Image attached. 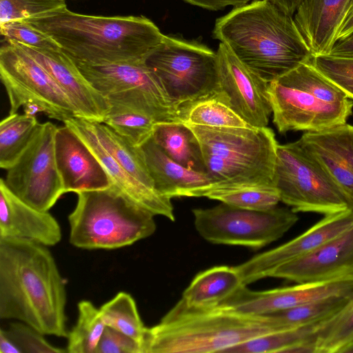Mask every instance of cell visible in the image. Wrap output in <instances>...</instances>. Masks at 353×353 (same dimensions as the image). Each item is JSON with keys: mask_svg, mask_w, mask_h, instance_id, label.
<instances>
[{"mask_svg": "<svg viewBox=\"0 0 353 353\" xmlns=\"http://www.w3.org/2000/svg\"><path fill=\"white\" fill-rule=\"evenodd\" d=\"M47 247L0 237V319L23 322L44 335L68 337L65 284Z\"/></svg>", "mask_w": 353, "mask_h": 353, "instance_id": "6da1fadb", "label": "cell"}, {"mask_svg": "<svg viewBox=\"0 0 353 353\" xmlns=\"http://www.w3.org/2000/svg\"><path fill=\"white\" fill-rule=\"evenodd\" d=\"M212 34L268 83L314 57L293 17L269 0L234 7L216 20Z\"/></svg>", "mask_w": 353, "mask_h": 353, "instance_id": "7a4b0ae2", "label": "cell"}, {"mask_svg": "<svg viewBox=\"0 0 353 353\" xmlns=\"http://www.w3.org/2000/svg\"><path fill=\"white\" fill-rule=\"evenodd\" d=\"M24 20L74 61L88 64L145 61L164 36L143 16L87 15L67 7Z\"/></svg>", "mask_w": 353, "mask_h": 353, "instance_id": "3957f363", "label": "cell"}, {"mask_svg": "<svg viewBox=\"0 0 353 353\" xmlns=\"http://www.w3.org/2000/svg\"><path fill=\"white\" fill-rule=\"evenodd\" d=\"M283 330L269 315L221 307H193L180 299L158 324L147 327L142 353H225L248 340Z\"/></svg>", "mask_w": 353, "mask_h": 353, "instance_id": "277c9868", "label": "cell"}, {"mask_svg": "<svg viewBox=\"0 0 353 353\" xmlns=\"http://www.w3.org/2000/svg\"><path fill=\"white\" fill-rule=\"evenodd\" d=\"M185 124L199 141L206 174L214 184L213 188L274 187L273 176L278 143L271 128Z\"/></svg>", "mask_w": 353, "mask_h": 353, "instance_id": "5b68a950", "label": "cell"}, {"mask_svg": "<svg viewBox=\"0 0 353 353\" xmlns=\"http://www.w3.org/2000/svg\"><path fill=\"white\" fill-rule=\"evenodd\" d=\"M278 131L315 132L347 123L353 102L311 63H303L269 83Z\"/></svg>", "mask_w": 353, "mask_h": 353, "instance_id": "8992f818", "label": "cell"}, {"mask_svg": "<svg viewBox=\"0 0 353 353\" xmlns=\"http://www.w3.org/2000/svg\"><path fill=\"white\" fill-rule=\"evenodd\" d=\"M68 216L70 243L86 250H114L149 237L156 230L154 214L117 186L77 193Z\"/></svg>", "mask_w": 353, "mask_h": 353, "instance_id": "52a82bcc", "label": "cell"}, {"mask_svg": "<svg viewBox=\"0 0 353 353\" xmlns=\"http://www.w3.org/2000/svg\"><path fill=\"white\" fill-rule=\"evenodd\" d=\"M144 62L171 101L187 115L200 101H219L216 52L208 47L164 35Z\"/></svg>", "mask_w": 353, "mask_h": 353, "instance_id": "ba28073f", "label": "cell"}, {"mask_svg": "<svg viewBox=\"0 0 353 353\" xmlns=\"http://www.w3.org/2000/svg\"><path fill=\"white\" fill-rule=\"evenodd\" d=\"M74 62L110 105L129 108L156 123L186 122L187 114L171 101L144 61L104 64Z\"/></svg>", "mask_w": 353, "mask_h": 353, "instance_id": "9c48e42d", "label": "cell"}, {"mask_svg": "<svg viewBox=\"0 0 353 353\" xmlns=\"http://www.w3.org/2000/svg\"><path fill=\"white\" fill-rule=\"evenodd\" d=\"M273 182L280 201L296 213L327 215L350 208L339 188L299 141L278 144Z\"/></svg>", "mask_w": 353, "mask_h": 353, "instance_id": "30bf717a", "label": "cell"}, {"mask_svg": "<svg viewBox=\"0 0 353 353\" xmlns=\"http://www.w3.org/2000/svg\"><path fill=\"white\" fill-rule=\"evenodd\" d=\"M194 226L205 240L215 244L259 249L282 237L299 220L287 208L266 210L241 208L224 203L192 210Z\"/></svg>", "mask_w": 353, "mask_h": 353, "instance_id": "8fae6325", "label": "cell"}, {"mask_svg": "<svg viewBox=\"0 0 353 353\" xmlns=\"http://www.w3.org/2000/svg\"><path fill=\"white\" fill-rule=\"evenodd\" d=\"M0 77L6 90L9 114L34 105L50 119L64 122L79 117L65 92L48 72L17 44L5 41L0 48Z\"/></svg>", "mask_w": 353, "mask_h": 353, "instance_id": "7c38bea8", "label": "cell"}, {"mask_svg": "<svg viewBox=\"0 0 353 353\" xmlns=\"http://www.w3.org/2000/svg\"><path fill=\"white\" fill-rule=\"evenodd\" d=\"M57 130L50 121L40 123L28 147L7 170L4 179L17 198L40 211H48L64 194L55 157Z\"/></svg>", "mask_w": 353, "mask_h": 353, "instance_id": "4fadbf2b", "label": "cell"}, {"mask_svg": "<svg viewBox=\"0 0 353 353\" xmlns=\"http://www.w3.org/2000/svg\"><path fill=\"white\" fill-rule=\"evenodd\" d=\"M216 52L219 101L250 125L266 127L272 112L268 92L269 83L244 65L223 43Z\"/></svg>", "mask_w": 353, "mask_h": 353, "instance_id": "5bb4252c", "label": "cell"}, {"mask_svg": "<svg viewBox=\"0 0 353 353\" xmlns=\"http://www.w3.org/2000/svg\"><path fill=\"white\" fill-rule=\"evenodd\" d=\"M353 225V210L346 209L323 218L293 239L259 254L234 266L243 285L270 277L279 267L305 256Z\"/></svg>", "mask_w": 353, "mask_h": 353, "instance_id": "9a60e30c", "label": "cell"}, {"mask_svg": "<svg viewBox=\"0 0 353 353\" xmlns=\"http://www.w3.org/2000/svg\"><path fill=\"white\" fill-rule=\"evenodd\" d=\"M353 279L301 283L263 291H254L243 285L219 307L239 312L266 315L323 299L348 295Z\"/></svg>", "mask_w": 353, "mask_h": 353, "instance_id": "2e32d148", "label": "cell"}, {"mask_svg": "<svg viewBox=\"0 0 353 353\" xmlns=\"http://www.w3.org/2000/svg\"><path fill=\"white\" fill-rule=\"evenodd\" d=\"M14 43L32 57L54 79L73 103L79 117L103 122L110 110V103L61 48L39 49Z\"/></svg>", "mask_w": 353, "mask_h": 353, "instance_id": "e0dca14e", "label": "cell"}, {"mask_svg": "<svg viewBox=\"0 0 353 353\" xmlns=\"http://www.w3.org/2000/svg\"><path fill=\"white\" fill-rule=\"evenodd\" d=\"M270 277L296 283L353 279V225L311 254L279 267Z\"/></svg>", "mask_w": 353, "mask_h": 353, "instance_id": "ac0fdd59", "label": "cell"}, {"mask_svg": "<svg viewBox=\"0 0 353 353\" xmlns=\"http://www.w3.org/2000/svg\"><path fill=\"white\" fill-rule=\"evenodd\" d=\"M54 150L64 194L102 190L113 184L88 145L65 125L57 128Z\"/></svg>", "mask_w": 353, "mask_h": 353, "instance_id": "d6986e66", "label": "cell"}, {"mask_svg": "<svg viewBox=\"0 0 353 353\" xmlns=\"http://www.w3.org/2000/svg\"><path fill=\"white\" fill-rule=\"evenodd\" d=\"M298 141L330 175L353 210V125L305 132Z\"/></svg>", "mask_w": 353, "mask_h": 353, "instance_id": "ffe728a7", "label": "cell"}, {"mask_svg": "<svg viewBox=\"0 0 353 353\" xmlns=\"http://www.w3.org/2000/svg\"><path fill=\"white\" fill-rule=\"evenodd\" d=\"M63 123L88 145L106 170L112 183L121 191L154 215L165 216L172 221L175 220L171 199L148 188L130 174L101 145L88 120L74 117Z\"/></svg>", "mask_w": 353, "mask_h": 353, "instance_id": "44dd1931", "label": "cell"}, {"mask_svg": "<svg viewBox=\"0 0 353 353\" xmlns=\"http://www.w3.org/2000/svg\"><path fill=\"white\" fill-rule=\"evenodd\" d=\"M61 227L48 211H40L22 202L0 179V237L21 238L46 246L61 239Z\"/></svg>", "mask_w": 353, "mask_h": 353, "instance_id": "7402d4cb", "label": "cell"}, {"mask_svg": "<svg viewBox=\"0 0 353 353\" xmlns=\"http://www.w3.org/2000/svg\"><path fill=\"white\" fill-rule=\"evenodd\" d=\"M154 189L162 196L201 197L214 187L207 174L179 164L155 143L152 137L141 145Z\"/></svg>", "mask_w": 353, "mask_h": 353, "instance_id": "603a6c76", "label": "cell"}, {"mask_svg": "<svg viewBox=\"0 0 353 353\" xmlns=\"http://www.w3.org/2000/svg\"><path fill=\"white\" fill-rule=\"evenodd\" d=\"M350 0H302L294 22L313 56L328 54L336 41Z\"/></svg>", "mask_w": 353, "mask_h": 353, "instance_id": "cb8c5ba5", "label": "cell"}, {"mask_svg": "<svg viewBox=\"0 0 353 353\" xmlns=\"http://www.w3.org/2000/svg\"><path fill=\"white\" fill-rule=\"evenodd\" d=\"M243 285L235 267L215 266L196 274L181 299L190 307H216Z\"/></svg>", "mask_w": 353, "mask_h": 353, "instance_id": "d4e9b609", "label": "cell"}, {"mask_svg": "<svg viewBox=\"0 0 353 353\" xmlns=\"http://www.w3.org/2000/svg\"><path fill=\"white\" fill-rule=\"evenodd\" d=\"M152 138L173 161L186 168L206 174L199 141L187 124L183 122L156 123Z\"/></svg>", "mask_w": 353, "mask_h": 353, "instance_id": "484cf974", "label": "cell"}, {"mask_svg": "<svg viewBox=\"0 0 353 353\" xmlns=\"http://www.w3.org/2000/svg\"><path fill=\"white\" fill-rule=\"evenodd\" d=\"M89 123L99 143L114 159L134 178L155 190L141 147L132 145L104 123L89 121Z\"/></svg>", "mask_w": 353, "mask_h": 353, "instance_id": "4316f807", "label": "cell"}, {"mask_svg": "<svg viewBox=\"0 0 353 353\" xmlns=\"http://www.w3.org/2000/svg\"><path fill=\"white\" fill-rule=\"evenodd\" d=\"M39 123L34 115L9 114L0 123V167L8 170L20 157Z\"/></svg>", "mask_w": 353, "mask_h": 353, "instance_id": "83f0119b", "label": "cell"}, {"mask_svg": "<svg viewBox=\"0 0 353 353\" xmlns=\"http://www.w3.org/2000/svg\"><path fill=\"white\" fill-rule=\"evenodd\" d=\"M319 323L265 334L231 347L225 353H295L303 344L315 343V333Z\"/></svg>", "mask_w": 353, "mask_h": 353, "instance_id": "f1b7e54d", "label": "cell"}, {"mask_svg": "<svg viewBox=\"0 0 353 353\" xmlns=\"http://www.w3.org/2000/svg\"><path fill=\"white\" fill-rule=\"evenodd\" d=\"M105 325L118 330L136 340L142 347L147 327L140 317L133 297L119 292L99 308Z\"/></svg>", "mask_w": 353, "mask_h": 353, "instance_id": "f546056e", "label": "cell"}, {"mask_svg": "<svg viewBox=\"0 0 353 353\" xmlns=\"http://www.w3.org/2000/svg\"><path fill=\"white\" fill-rule=\"evenodd\" d=\"M106 325L100 310L90 301L78 303V317L68 334L67 352L95 353Z\"/></svg>", "mask_w": 353, "mask_h": 353, "instance_id": "4dcf8cb0", "label": "cell"}, {"mask_svg": "<svg viewBox=\"0 0 353 353\" xmlns=\"http://www.w3.org/2000/svg\"><path fill=\"white\" fill-rule=\"evenodd\" d=\"M353 341V290L344 305L320 323L315 333V353H339Z\"/></svg>", "mask_w": 353, "mask_h": 353, "instance_id": "1f68e13d", "label": "cell"}, {"mask_svg": "<svg viewBox=\"0 0 353 353\" xmlns=\"http://www.w3.org/2000/svg\"><path fill=\"white\" fill-rule=\"evenodd\" d=\"M348 295L332 296L266 315L274 318L283 330L294 329L322 323L337 312Z\"/></svg>", "mask_w": 353, "mask_h": 353, "instance_id": "d6a6232c", "label": "cell"}, {"mask_svg": "<svg viewBox=\"0 0 353 353\" xmlns=\"http://www.w3.org/2000/svg\"><path fill=\"white\" fill-rule=\"evenodd\" d=\"M204 197L232 206L256 210L272 209L281 201L275 187L261 185L212 188Z\"/></svg>", "mask_w": 353, "mask_h": 353, "instance_id": "836d02e7", "label": "cell"}, {"mask_svg": "<svg viewBox=\"0 0 353 353\" xmlns=\"http://www.w3.org/2000/svg\"><path fill=\"white\" fill-rule=\"evenodd\" d=\"M132 145L141 147L152 137L156 122L127 107L112 105L103 122Z\"/></svg>", "mask_w": 353, "mask_h": 353, "instance_id": "e575fe53", "label": "cell"}, {"mask_svg": "<svg viewBox=\"0 0 353 353\" xmlns=\"http://www.w3.org/2000/svg\"><path fill=\"white\" fill-rule=\"evenodd\" d=\"M185 123L209 127H252L225 103L208 99L195 104L190 110Z\"/></svg>", "mask_w": 353, "mask_h": 353, "instance_id": "d590c367", "label": "cell"}, {"mask_svg": "<svg viewBox=\"0 0 353 353\" xmlns=\"http://www.w3.org/2000/svg\"><path fill=\"white\" fill-rule=\"evenodd\" d=\"M65 7V0H0V24L36 17Z\"/></svg>", "mask_w": 353, "mask_h": 353, "instance_id": "8d00e7d4", "label": "cell"}, {"mask_svg": "<svg viewBox=\"0 0 353 353\" xmlns=\"http://www.w3.org/2000/svg\"><path fill=\"white\" fill-rule=\"evenodd\" d=\"M311 63L353 99V59L320 54L314 56Z\"/></svg>", "mask_w": 353, "mask_h": 353, "instance_id": "74e56055", "label": "cell"}, {"mask_svg": "<svg viewBox=\"0 0 353 353\" xmlns=\"http://www.w3.org/2000/svg\"><path fill=\"white\" fill-rule=\"evenodd\" d=\"M1 34L7 41L39 49H59V46L47 34L25 20L0 24Z\"/></svg>", "mask_w": 353, "mask_h": 353, "instance_id": "f35d334b", "label": "cell"}, {"mask_svg": "<svg viewBox=\"0 0 353 353\" xmlns=\"http://www.w3.org/2000/svg\"><path fill=\"white\" fill-rule=\"evenodd\" d=\"M4 330L21 353L67 352L66 349L52 345L46 339L44 334L23 322L10 323L8 329Z\"/></svg>", "mask_w": 353, "mask_h": 353, "instance_id": "ab89813d", "label": "cell"}, {"mask_svg": "<svg viewBox=\"0 0 353 353\" xmlns=\"http://www.w3.org/2000/svg\"><path fill=\"white\" fill-rule=\"evenodd\" d=\"M95 353H142V347L132 337L106 326Z\"/></svg>", "mask_w": 353, "mask_h": 353, "instance_id": "60d3db41", "label": "cell"}, {"mask_svg": "<svg viewBox=\"0 0 353 353\" xmlns=\"http://www.w3.org/2000/svg\"><path fill=\"white\" fill-rule=\"evenodd\" d=\"M194 6L210 10H219L228 6H241L254 0H183Z\"/></svg>", "mask_w": 353, "mask_h": 353, "instance_id": "b9f144b4", "label": "cell"}, {"mask_svg": "<svg viewBox=\"0 0 353 353\" xmlns=\"http://www.w3.org/2000/svg\"><path fill=\"white\" fill-rule=\"evenodd\" d=\"M328 54L353 59V32L343 39L336 40Z\"/></svg>", "mask_w": 353, "mask_h": 353, "instance_id": "7bdbcfd3", "label": "cell"}, {"mask_svg": "<svg viewBox=\"0 0 353 353\" xmlns=\"http://www.w3.org/2000/svg\"><path fill=\"white\" fill-rule=\"evenodd\" d=\"M353 32V0H350L343 21L338 31L336 40L343 39Z\"/></svg>", "mask_w": 353, "mask_h": 353, "instance_id": "ee69618b", "label": "cell"}, {"mask_svg": "<svg viewBox=\"0 0 353 353\" xmlns=\"http://www.w3.org/2000/svg\"><path fill=\"white\" fill-rule=\"evenodd\" d=\"M0 352L21 353L19 347L2 328L0 329Z\"/></svg>", "mask_w": 353, "mask_h": 353, "instance_id": "f6af8a7d", "label": "cell"}, {"mask_svg": "<svg viewBox=\"0 0 353 353\" xmlns=\"http://www.w3.org/2000/svg\"><path fill=\"white\" fill-rule=\"evenodd\" d=\"M286 14L293 17L302 0H269Z\"/></svg>", "mask_w": 353, "mask_h": 353, "instance_id": "bcb514c9", "label": "cell"}, {"mask_svg": "<svg viewBox=\"0 0 353 353\" xmlns=\"http://www.w3.org/2000/svg\"><path fill=\"white\" fill-rule=\"evenodd\" d=\"M339 353H353V341L345 345Z\"/></svg>", "mask_w": 353, "mask_h": 353, "instance_id": "7dc6e473", "label": "cell"}]
</instances>
